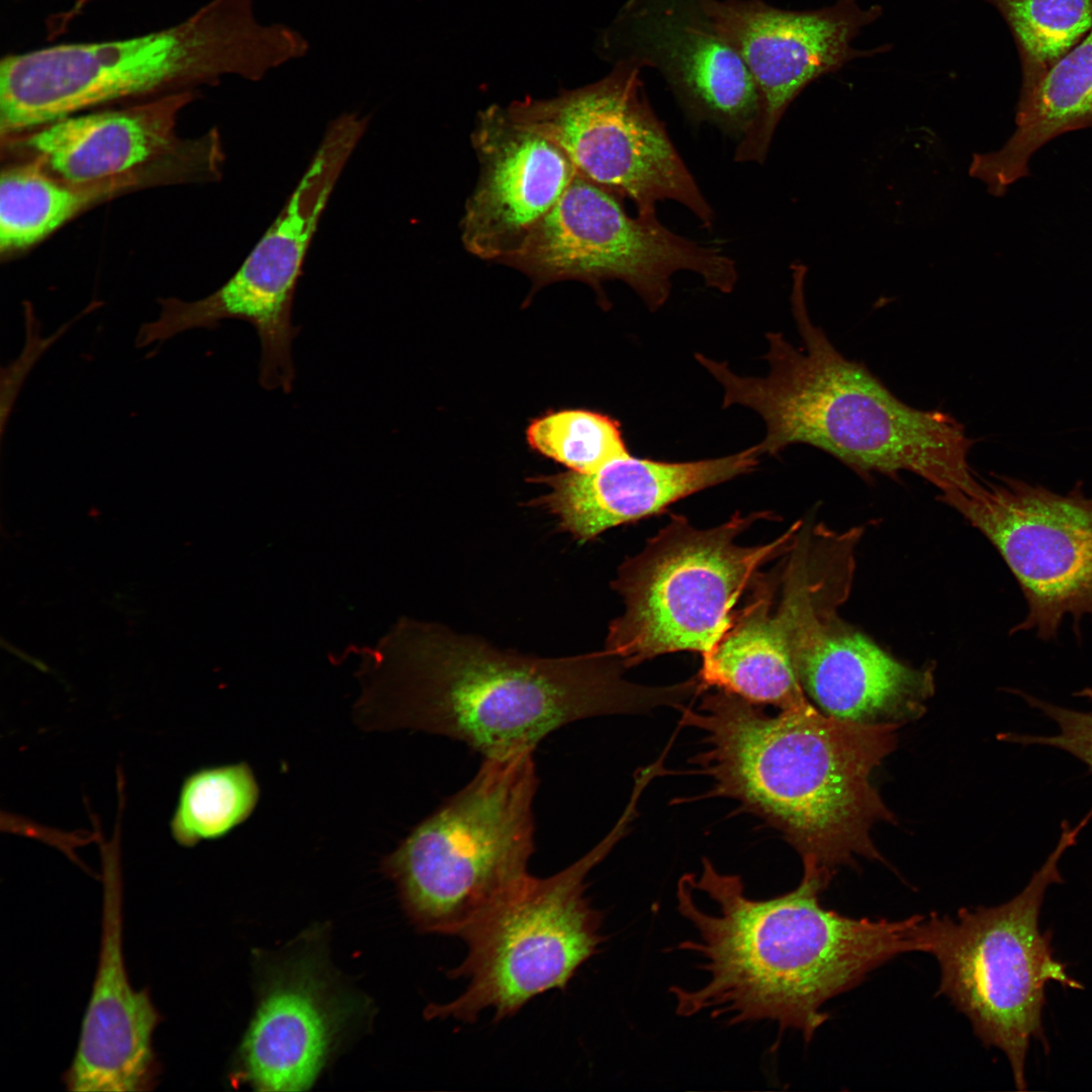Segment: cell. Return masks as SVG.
<instances>
[{
    "mask_svg": "<svg viewBox=\"0 0 1092 1092\" xmlns=\"http://www.w3.org/2000/svg\"><path fill=\"white\" fill-rule=\"evenodd\" d=\"M830 881L803 871L794 890L757 900L746 895L740 876L720 873L706 857L700 875L682 876L676 908L697 936L678 948L699 956L707 979L697 988H670L676 1014L708 1013L729 1025L767 1020L810 1041L827 1020L828 1000L914 950L911 930L922 915H842L820 902Z\"/></svg>",
    "mask_w": 1092,
    "mask_h": 1092,
    "instance_id": "obj_1",
    "label": "cell"
},
{
    "mask_svg": "<svg viewBox=\"0 0 1092 1092\" xmlns=\"http://www.w3.org/2000/svg\"><path fill=\"white\" fill-rule=\"evenodd\" d=\"M677 709L681 725L702 732L690 762L711 781L703 797L737 801L780 831L805 869L833 876L856 856L881 858L871 831L894 815L872 775L896 748L898 725L838 720L809 700L771 715L719 689Z\"/></svg>",
    "mask_w": 1092,
    "mask_h": 1092,
    "instance_id": "obj_2",
    "label": "cell"
},
{
    "mask_svg": "<svg viewBox=\"0 0 1092 1092\" xmlns=\"http://www.w3.org/2000/svg\"><path fill=\"white\" fill-rule=\"evenodd\" d=\"M792 313L802 345L768 332L765 376H742L723 361L695 359L723 388L722 407L742 405L765 425L757 444L778 456L791 445L818 448L870 477L909 471L940 490L970 492L978 480L968 456L975 440L950 415L915 408L864 365L845 358L809 314L803 264L793 265Z\"/></svg>",
    "mask_w": 1092,
    "mask_h": 1092,
    "instance_id": "obj_3",
    "label": "cell"
},
{
    "mask_svg": "<svg viewBox=\"0 0 1092 1092\" xmlns=\"http://www.w3.org/2000/svg\"><path fill=\"white\" fill-rule=\"evenodd\" d=\"M419 639L375 671L359 702L365 727L443 735L500 757L534 749L565 724L662 702L659 687L626 680L624 664L605 651L538 658L443 633Z\"/></svg>",
    "mask_w": 1092,
    "mask_h": 1092,
    "instance_id": "obj_4",
    "label": "cell"
},
{
    "mask_svg": "<svg viewBox=\"0 0 1092 1092\" xmlns=\"http://www.w3.org/2000/svg\"><path fill=\"white\" fill-rule=\"evenodd\" d=\"M282 23L263 24L252 0H210L183 21L149 33L56 44L0 62V132L11 139L112 102L251 81L308 52Z\"/></svg>",
    "mask_w": 1092,
    "mask_h": 1092,
    "instance_id": "obj_5",
    "label": "cell"
},
{
    "mask_svg": "<svg viewBox=\"0 0 1092 1092\" xmlns=\"http://www.w3.org/2000/svg\"><path fill=\"white\" fill-rule=\"evenodd\" d=\"M534 749L484 757L475 777L384 857L418 930L456 935L529 873Z\"/></svg>",
    "mask_w": 1092,
    "mask_h": 1092,
    "instance_id": "obj_6",
    "label": "cell"
},
{
    "mask_svg": "<svg viewBox=\"0 0 1092 1092\" xmlns=\"http://www.w3.org/2000/svg\"><path fill=\"white\" fill-rule=\"evenodd\" d=\"M1090 814L1072 827L1062 823L1060 840L1028 885L1013 899L992 907L962 908L956 917L931 913L911 930L914 951L930 953L938 963V994L946 996L970 1020L987 1046L1002 1051L1016 1089L1027 1088L1024 1068L1029 1042L1048 1043L1042 1026L1045 985L1055 981L1071 989L1082 985L1055 960L1052 932L1038 927L1046 889L1062 883L1058 863L1076 843Z\"/></svg>",
    "mask_w": 1092,
    "mask_h": 1092,
    "instance_id": "obj_7",
    "label": "cell"
},
{
    "mask_svg": "<svg viewBox=\"0 0 1092 1092\" xmlns=\"http://www.w3.org/2000/svg\"><path fill=\"white\" fill-rule=\"evenodd\" d=\"M769 512L735 513L720 526L694 527L673 515L620 567L614 588L625 610L609 627L605 652L625 667L676 651H709L732 622L733 608L759 569L795 547L802 523L771 542L736 543Z\"/></svg>",
    "mask_w": 1092,
    "mask_h": 1092,
    "instance_id": "obj_8",
    "label": "cell"
},
{
    "mask_svg": "<svg viewBox=\"0 0 1092 1092\" xmlns=\"http://www.w3.org/2000/svg\"><path fill=\"white\" fill-rule=\"evenodd\" d=\"M635 804L629 802L608 835L582 857L548 878L528 874L458 934L467 953L448 976L468 984L453 1001L429 1005L428 1018L473 1022L492 1008L499 1021L536 996L567 987L605 940L602 914L585 896V879L626 833Z\"/></svg>",
    "mask_w": 1092,
    "mask_h": 1092,
    "instance_id": "obj_9",
    "label": "cell"
},
{
    "mask_svg": "<svg viewBox=\"0 0 1092 1092\" xmlns=\"http://www.w3.org/2000/svg\"><path fill=\"white\" fill-rule=\"evenodd\" d=\"M367 125L368 119L357 113L332 120L280 213L235 274L201 299L160 300L158 317L139 328L135 346H159L186 331L242 320L260 340V384L289 392L295 374L292 343L298 335L292 323L296 285L321 216Z\"/></svg>",
    "mask_w": 1092,
    "mask_h": 1092,
    "instance_id": "obj_10",
    "label": "cell"
},
{
    "mask_svg": "<svg viewBox=\"0 0 1092 1092\" xmlns=\"http://www.w3.org/2000/svg\"><path fill=\"white\" fill-rule=\"evenodd\" d=\"M621 200L576 174L520 251L503 264L527 275L535 289L578 280L605 302L602 283L620 280L652 311L668 300L678 271L698 274L722 293L734 290L736 263L719 247L673 233L656 214L632 217Z\"/></svg>",
    "mask_w": 1092,
    "mask_h": 1092,
    "instance_id": "obj_11",
    "label": "cell"
},
{
    "mask_svg": "<svg viewBox=\"0 0 1092 1092\" xmlns=\"http://www.w3.org/2000/svg\"><path fill=\"white\" fill-rule=\"evenodd\" d=\"M638 66L617 63L604 78L547 99L512 102L511 116L554 142L577 175L655 215L673 200L705 229L715 212L646 97Z\"/></svg>",
    "mask_w": 1092,
    "mask_h": 1092,
    "instance_id": "obj_12",
    "label": "cell"
},
{
    "mask_svg": "<svg viewBox=\"0 0 1092 1092\" xmlns=\"http://www.w3.org/2000/svg\"><path fill=\"white\" fill-rule=\"evenodd\" d=\"M781 579L777 616L800 685L817 709L858 724L903 725L925 712L932 670L901 662L838 617L848 577L812 570L797 557Z\"/></svg>",
    "mask_w": 1092,
    "mask_h": 1092,
    "instance_id": "obj_13",
    "label": "cell"
},
{
    "mask_svg": "<svg viewBox=\"0 0 1092 1092\" xmlns=\"http://www.w3.org/2000/svg\"><path fill=\"white\" fill-rule=\"evenodd\" d=\"M995 547L1027 612L1013 632L1058 637L1068 617L1092 622V497L1081 485L1058 493L1008 477L970 493L940 494Z\"/></svg>",
    "mask_w": 1092,
    "mask_h": 1092,
    "instance_id": "obj_14",
    "label": "cell"
},
{
    "mask_svg": "<svg viewBox=\"0 0 1092 1092\" xmlns=\"http://www.w3.org/2000/svg\"><path fill=\"white\" fill-rule=\"evenodd\" d=\"M597 49L612 65L659 72L694 123L709 122L739 142L757 118L754 80L710 0H627Z\"/></svg>",
    "mask_w": 1092,
    "mask_h": 1092,
    "instance_id": "obj_15",
    "label": "cell"
},
{
    "mask_svg": "<svg viewBox=\"0 0 1092 1092\" xmlns=\"http://www.w3.org/2000/svg\"><path fill=\"white\" fill-rule=\"evenodd\" d=\"M711 10L748 68L759 95V111L738 142L734 160L762 164L775 131L796 97L814 80L889 46H852L862 27L881 15L880 5L838 0L814 10H788L762 0H710Z\"/></svg>",
    "mask_w": 1092,
    "mask_h": 1092,
    "instance_id": "obj_16",
    "label": "cell"
},
{
    "mask_svg": "<svg viewBox=\"0 0 1092 1092\" xmlns=\"http://www.w3.org/2000/svg\"><path fill=\"white\" fill-rule=\"evenodd\" d=\"M476 184L460 221L465 250L503 264L517 254L576 172L565 153L507 107L479 111L470 135Z\"/></svg>",
    "mask_w": 1092,
    "mask_h": 1092,
    "instance_id": "obj_17",
    "label": "cell"
},
{
    "mask_svg": "<svg viewBox=\"0 0 1092 1092\" xmlns=\"http://www.w3.org/2000/svg\"><path fill=\"white\" fill-rule=\"evenodd\" d=\"M102 844V932L96 977L72 1064L75 1092L151 1090L157 1077L153 1034L161 1020L147 989L134 990L122 952V882L118 841Z\"/></svg>",
    "mask_w": 1092,
    "mask_h": 1092,
    "instance_id": "obj_18",
    "label": "cell"
},
{
    "mask_svg": "<svg viewBox=\"0 0 1092 1092\" xmlns=\"http://www.w3.org/2000/svg\"><path fill=\"white\" fill-rule=\"evenodd\" d=\"M757 445L731 455L668 462L628 454L590 472L566 471L532 481L548 491L535 500L578 542L664 511L711 486L750 473L759 464Z\"/></svg>",
    "mask_w": 1092,
    "mask_h": 1092,
    "instance_id": "obj_19",
    "label": "cell"
},
{
    "mask_svg": "<svg viewBox=\"0 0 1092 1092\" xmlns=\"http://www.w3.org/2000/svg\"><path fill=\"white\" fill-rule=\"evenodd\" d=\"M312 956L273 970L239 1055L242 1075L260 1091L308 1089L344 1022L342 1001Z\"/></svg>",
    "mask_w": 1092,
    "mask_h": 1092,
    "instance_id": "obj_20",
    "label": "cell"
},
{
    "mask_svg": "<svg viewBox=\"0 0 1092 1092\" xmlns=\"http://www.w3.org/2000/svg\"><path fill=\"white\" fill-rule=\"evenodd\" d=\"M196 96L181 91L119 109L77 113L6 141L70 182L141 174L178 148V115Z\"/></svg>",
    "mask_w": 1092,
    "mask_h": 1092,
    "instance_id": "obj_21",
    "label": "cell"
},
{
    "mask_svg": "<svg viewBox=\"0 0 1092 1092\" xmlns=\"http://www.w3.org/2000/svg\"><path fill=\"white\" fill-rule=\"evenodd\" d=\"M780 579L759 577L744 608L706 653L698 674L701 685L734 694L752 704L779 710L805 703V695L787 640L774 611Z\"/></svg>",
    "mask_w": 1092,
    "mask_h": 1092,
    "instance_id": "obj_22",
    "label": "cell"
},
{
    "mask_svg": "<svg viewBox=\"0 0 1092 1092\" xmlns=\"http://www.w3.org/2000/svg\"><path fill=\"white\" fill-rule=\"evenodd\" d=\"M1015 124L1001 149L975 154L969 168L994 196L1028 175L1030 157L1048 142L1092 126V29L1033 86L1019 92Z\"/></svg>",
    "mask_w": 1092,
    "mask_h": 1092,
    "instance_id": "obj_23",
    "label": "cell"
},
{
    "mask_svg": "<svg viewBox=\"0 0 1092 1092\" xmlns=\"http://www.w3.org/2000/svg\"><path fill=\"white\" fill-rule=\"evenodd\" d=\"M142 178L132 174L75 183L53 175L34 159L9 165L0 177L1 254L37 244L81 210Z\"/></svg>",
    "mask_w": 1092,
    "mask_h": 1092,
    "instance_id": "obj_24",
    "label": "cell"
},
{
    "mask_svg": "<svg viewBox=\"0 0 1092 1092\" xmlns=\"http://www.w3.org/2000/svg\"><path fill=\"white\" fill-rule=\"evenodd\" d=\"M259 796L246 762L197 769L181 786L170 821L172 837L185 847L220 838L250 817Z\"/></svg>",
    "mask_w": 1092,
    "mask_h": 1092,
    "instance_id": "obj_25",
    "label": "cell"
},
{
    "mask_svg": "<svg viewBox=\"0 0 1092 1092\" xmlns=\"http://www.w3.org/2000/svg\"><path fill=\"white\" fill-rule=\"evenodd\" d=\"M1005 20L1021 66L1020 91L1033 86L1092 29V0H985Z\"/></svg>",
    "mask_w": 1092,
    "mask_h": 1092,
    "instance_id": "obj_26",
    "label": "cell"
},
{
    "mask_svg": "<svg viewBox=\"0 0 1092 1092\" xmlns=\"http://www.w3.org/2000/svg\"><path fill=\"white\" fill-rule=\"evenodd\" d=\"M526 438L533 450L577 472L630 454L620 423L590 410L546 413L530 423Z\"/></svg>",
    "mask_w": 1092,
    "mask_h": 1092,
    "instance_id": "obj_27",
    "label": "cell"
},
{
    "mask_svg": "<svg viewBox=\"0 0 1092 1092\" xmlns=\"http://www.w3.org/2000/svg\"><path fill=\"white\" fill-rule=\"evenodd\" d=\"M1059 726L1055 735L1003 733L999 738L1022 745H1046L1065 750L1086 764L1092 774V713L1076 711L1017 692Z\"/></svg>",
    "mask_w": 1092,
    "mask_h": 1092,
    "instance_id": "obj_28",
    "label": "cell"
}]
</instances>
